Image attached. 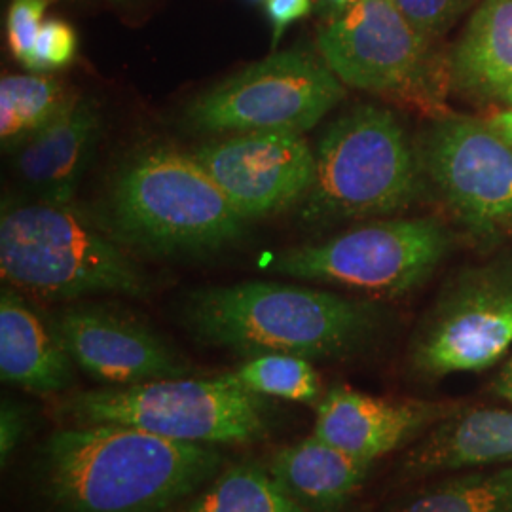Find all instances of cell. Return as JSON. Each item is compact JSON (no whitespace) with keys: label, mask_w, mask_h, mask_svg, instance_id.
Returning a JSON list of instances; mask_svg holds the SVG:
<instances>
[{"label":"cell","mask_w":512,"mask_h":512,"mask_svg":"<svg viewBox=\"0 0 512 512\" xmlns=\"http://www.w3.org/2000/svg\"><path fill=\"white\" fill-rule=\"evenodd\" d=\"M217 446L120 423H69L38 446L33 471L52 512H167L219 475Z\"/></svg>","instance_id":"6da1fadb"},{"label":"cell","mask_w":512,"mask_h":512,"mask_svg":"<svg viewBox=\"0 0 512 512\" xmlns=\"http://www.w3.org/2000/svg\"><path fill=\"white\" fill-rule=\"evenodd\" d=\"M382 321L372 302L272 281L202 287L181 304V323L196 342L245 359L262 353L344 359L368 346Z\"/></svg>","instance_id":"7a4b0ae2"},{"label":"cell","mask_w":512,"mask_h":512,"mask_svg":"<svg viewBox=\"0 0 512 512\" xmlns=\"http://www.w3.org/2000/svg\"><path fill=\"white\" fill-rule=\"evenodd\" d=\"M103 219L122 245L154 256H202L234 245L247 220L192 154L133 152L110 181Z\"/></svg>","instance_id":"3957f363"},{"label":"cell","mask_w":512,"mask_h":512,"mask_svg":"<svg viewBox=\"0 0 512 512\" xmlns=\"http://www.w3.org/2000/svg\"><path fill=\"white\" fill-rule=\"evenodd\" d=\"M0 274L8 287L44 300L92 294L147 298L152 281L116 239L95 230L69 205L4 203Z\"/></svg>","instance_id":"277c9868"},{"label":"cell","mask_w":512,"mask_h":512,"mask_svg":"<svg viewBox=\"0 0 512 512\" xmlns=\"http://www.w3.org/2000/svg\"><path fill=\"white\" fill-rule=\"evenodd\" d=\"M420 167L391 110L353 107L330 124L317 145L300 219L317 226L395 213L414 200Z\"/></svg>","instance_id":"5b68a950"},{"label":"cell","mask_w":512,"mask_h":512,"mask_svg":"<svg viewBox=\"0 0 512 512\" xmlns=\"http://www.w3.org/2000/svg\"><path fill=\"white\" fill-rule=\"evenodd\" d=\"M69 423H120L190 444H255L274 431L277 410L222 376L173 378L80 391L61 399Z\"/></svg>","instance_id":"8992f818"},{"label":"cell","mask_w":512,"mask_h":512,"mask_svg":"<svg viewBox=\"0 0 512 512\" xmlns=\"http://www.w3.org/2000/svg\"><path fill=\"white\" fill-rule=\"evenodd\" d=\"M346 95L327 63L306 50H285L247 65L196 95L183 122L198 135L304 133Z\"/></svg>","instance_id":"52a82bcc"},{"label":"cell","mask_w":512,"mask_h":512,"mask_svg":"<svg viewBox=\"0 0 512 512\" xmlns=\"http://www.w3.org/2000/svg\"><path fill=\"white\" fill-rule=\"evenodd\" d=\"M448 251V234L431 219L357 226L336 238L293 247L262 268L293 279L368 293L403 294L421 285Z\"/></svg>","instance_id":"ba28073f"},{"label":"cell","mask_w":512,"mask_h":512,"mask_svg":"<svg viewBox=\"0 0 512 512\" xmlns=\"http://www.w3.org/2000/svg\"><path fill=\"white\" fill-rule=\"evenodd\" d=\"M317 50L342 84L410 97L427 74L429 38L391 0H359L319 29Z\"/></svg>","instance_id":"9c48e42d"},{"label":"cell","mask_w":512,"mask_h":512,"mask_svg":"<svg viewBox=\"0 0 512 512\" xmlns=\"http://www.w3.org/2000/svg\"><path fill=\"white\" fill-rule=\"evenodd\" d=\"M190 154L247 222L300 205L315 173V152L302 133L232 135Z\"/></svg>","instance_id":"30bf717a"},{"label":"cell","mask_w":512,"mask_h":512,"mask_svg":"<svg viewBox=\"0 0 512 512\" xmlns=\"http://www.w3.org/2000/svg\"><path fill=\"white\" fill-rule=\"evenodd\" d=\"M50 317L74 365L97 382L122 387L192 374L184 355L126 311L103 304H69Z\"/></svg>","instance_id":"8fae6325"},{"label":"cell","mask_w":512,"mask_h":512,"mask_svg":"<svg viewBox=\"0 0 512 512\" xmlns=\"http://www.w3.org/2000/svg\"><path fill=\"white\" fill-rule=\"evenodd\" d=\"M420 164L476 226L512 222V147L488 124L450 118L427 131Z\"/></svg>","instance_id":"7c38bea8"},{"label":"cell","mask_w":512,"mask_h":512,"mask_svg":"<svg viewBox=\"0 0 512 512\" xmlns=\"http://www.w3.org/2000/svg\"><path fill=\"white\" fill-rule=\"evenodd\" d=\"M512 346V277H480L440 304L414 344L423 376L482 370Z\"/></svg>","instance_id":"4fadbf2b"},{"label":"cell","mask_w":512,"mask_h":512,"mask_svg":"<svg viewBox=\"0 0 512 512\" xmlns=\"http://www.w3.org/2000/svg\"><path fill=\"white\" fill-rule=\"evenodd\" d=\"M456 408L450 404L384 399L332 385L315 404L313 435L353 458L372 463L418 439Z\"/></svg>","instance_id":"5bb4252c"},{"label":"cell","mask_w":512,"mask_h":512,"mask_svg":"<svg viewBox=\"0 0 512 512\" xmlns=\"http://www.w3.org/2000/svg\"><path fill=\"white\" fill-rule=\"evenodd\" d=\"M103 133V114L90 97H76L50 126L12 152L14 175L38 202L71 205Z\"/></svg>","instance_id":"9a60e30c"},{"label":"cell","mask_w":512,"mask_h":512,"mask_svg":"<svg viewBox=\"0 0 512 512\" xmlns=\"http://www.w3.org/2000/svg\"><path fill=\"white\" fill-rule=\"evenodd\" d=\"M74 366L50 313L6 285L0 293L2 382L50 397L73 389Z\"/></svg>","instance_id":"2e32d148"},{"label":"cell","mask_w":512,"mask_h":512,"mask_svg":"<svg viewBox=\"0 0 512 512\" xmlns=\"http://www.w3.org/2000/svg\"><path fill=\"white\" fill-rule=\"evenodd\" d=\"M512 461V412L454 410L406 454L401 475H437L463 467H484Z\"/></svg>","instance_id":"e0dca14e"},{"label":"cell","mask_w":512,"mask_h":512,"mask_svg":"<svg viewBox=\"0 0 512 512\" xmlns=\"http://www.w3.org/2000/svg\"><path fill=\"white\" fill-rule=\"evenodd\" d=\"M275 482L308 512H342L363 486L370 463L310 435L264 463Z\"/></svg>","instance_id":"ac0fdd59"},{"label":"cell","mask_w":512,"mask_h":512,"mask_svg":"<svg viewBox=\"0 0 512 512\" xmlns=\"http://www.w3.org/2000/svg\"><path fill=\"white\" fill-rule=\"evenodd\" d=\"M459 86L512 107V0H482L452 57Z\"/></svg>","instance_id":"d6986e66"},{"label":"cell","mask_w":512,"mask_h":512,"mask_svg":"<svg viewBox=\"0 0 512 512\" xmlns=\"http://www.w3.org/2000/svg\"><path fill=\"white\" fill-rule=\"evenodd\" d=\"M78 95L52 74H4L0 80V141L16 152L50 126Z\"/></svg>","instance_id":"ffe728a7"},{"label":"cell","mask_w":512,"mask_h":512,"mask_svg":"<svg viewBox=\"0 0 512 512\" xmlns=\"http://www.w3.org/2000/svg\"><path fill=\"white\" fill-rule=\"evenodd\" d=\"M177 512H308L287 494L264 465L253 461L222 469Z\"/></svg>","instance_id":"44dd1931"},{"label":"cell","mask_w":512,"mask_h":512,"mask_svg":"<svg viewBox=\"0 0 512 512\" xmlns=\"http://www.w3.org/2000/svg\"><path fill=\"white\" fill-rule=\"evenodd\" d=\"M220 376L228 384L270 401L317 404L323 397L319 372L311 361L296 355L262 353L247 357L234 370Z\"/></svg>","instance_id":"7402d4cb"},{"label":"cell","mask_w":512,"mask_h":512,"mask_svg":"<svg viewBox=\"0 0 512 512\" xmlns=\"http://www.w3.org/2000/svg\"><path fill=\"white\" fill-rule=\"evenodd\" d=\"M389 512H512V465L442 480Z\"/></svg>","instance_id":"603a6c76"},{"label":"cell","mask_w":512,"mask_h":512,"mask_svg":"<svg viewBox=\"0 0 512 512\" xmlns=\"http://www.w3.org/2000/svg\"><path fill=\"white\" fill-rule=\"evenodd\" d=\"M78 52V35L65 19H46L40 27L29 73L50 74L67 69Z\"/></svg>","instance_id":"cb8c5ba5"},{"label":"cell","mask_w":512,"mask_h":512,"mask_svg":"<svg viewBox=\"0 0 512 512\" xmlns=\"http://www.w3.org/2000/svg\"><path fill=\"white\" fill-rule=\"evenodd\" d=\"M55 0H12L6 16V42L12 55L29 69L46 10Z\"/></svg>","instance_id":"d4e9b609"},{"label":"cell","mask_w":512,"mask_h":512,"mask_svg":"<svg viewBox=\"0 0 512 512\" xmlns=\"http://www.w3.org/2000/svg\"><path fill=\"white\" fill-rule=\"evenodd\" d=\"M425 38L446 33L478 0H391Z\"/></svg>","instance_id":"484cf974"},{"label":"cell","mask_w":512,"mask_h":512,"mask_svg":"<svg viewBox=\"0 0 512 512\" xmlns=\"http://www.w3.org/2000/svg\"><path fill=\"white\" fill-rule=\"evenodd\" d=\"M33 429V414L27 404L4 399L0 404V463L6 467Z\"/></svg>","instance_id":"4316f807"},{"label":"cell","mask_w":512,"mask_h":512,"mask_svg":"<svg viewBox=\"0 0 512 512\" xmlns=\"http://www.w3.org/2000/svg\"><path fill=\"white\" fill-rule=\"evenodd\" d=\"M264 2H266V14L274 27V46L293 23L308 18L315 8V0H264Z\"/></svg>","instance_id":"83f0119b"},{"label":"cell","mask_w":512,"mask_h":512,"mask_svg":"<svg viewBox=\"0 0 512 512\" xmlns=\"http://www.w3.org/2000/svg\"><path fill=\"white\" fill-rule=\"evenodd\" d=\"M486 124L494 129L497 135H501L512 147V107L499 110Z\"/></svg>","instance_id":"f1b7e54d"},{"label":"cell","mask_w":512,"mask_h":512,"mask_svg":"<svg viewBox=\"0 0 512 512\" xmlns=\"http://www.w3.org/2000/svg\"><path fill=\"white\" fill-rule=\"evenodd\" d=\"M359 0H315V8L325 16V18H336L342 12H346L351 6H355Z\"/></svg>","instance_id":"f546056e"},{"label":"cell","mask_w":512,"mask_h":512,"mask_svg":"<svg viewBox=\"0 0 512 512\" xmlns=\"http://www.w3.org/2000/svg\"><path fill=\"white\" fill-rule=\"evenodd\" d=\"M495 391H497V395H501L503 399L512 403V357L511 361L501 370V374L495 382Z\"/></svg>","instance_id":"4dcf8cb0"},{"label":"cell","mask_w":512,"mask_h":512,"mask_svg":"<svg viewBox=\"0 0 512 512\" xmlns=\"http://www.w3.org/2000/svg\"><path fill=\"white\" fill-rule=\"evenodd\" d=\"M112 2H126V0H112Z\"/></svg>","instance_id":"1f68e13d"},{"label":"cell","mask_w":512,"mask_h":512,"mask_svg":"<svg viewBox=\"0 0 512 512\" xmlns=\"http://www.w3.org/2000/svg\"><path fill=\"white\" fill-rule=\"evenodd\" d=\"M255 2H260V0H255Z\"/></svg>","instance_id":"d6a6232c"}]
</instances>
